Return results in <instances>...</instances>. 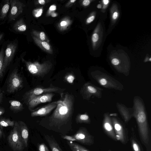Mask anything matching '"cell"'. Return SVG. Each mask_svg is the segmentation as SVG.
Returning <instances> with one entry per match:
<instances>
[{"label":"cell","mask_w":151,"mask_h":151,"mask_svg":"<svg viewBox=\"0 0 151 151\" xmlns=\"http://www.w3.org/2000/svg\"><path fill=\"white\" fill-rule=\"evenodd\" d=\"M61 98L57 101V106L50 116L42 119L51 127L60 129L72 119L74 111L75 98L68 92L60 94Z\"/></svg>","instance_id":"obj_1"},{"label":"cell","mask_w":151,"mask_h":151,"mask_svg":"<svg viewBox=\"0 0 151 151\" xmlns=\"http://www.w3.org/2000/svg\"><path fill=\"white\" fill-rule=\"evenodd\" d=\"M65 89L52 86L45 88L42 86L36 87L26 92L23 99L27 104L35 97L38 96L50 93H57L60 94L63 93Z\"/></svg>","instance_id":"obj_2"},{"label":"cell","mask_w":151,"mask_h":151,"mask_svg":"<svg viewBox=\"0 0 151 151\" xmlns=\"http://www.w3.org/2000/svg\"><path fill=\"white\" fill-rule=\"evenodd\" d=\"M9 147L13 151H23L25 147L19 132L17 122L14 121L13 128L7 138Z\"/></svg>","instance_id":"obj_3"},{"label":"cell","mask_w":151,"mask_h":151,"mask_svg":"<svg viewBox=\"0 0 151 151\" xmlns=\"http://www.w3.org/2000/svg\"><path fill=\"white\" fill-rule=\"evenodd\" d=\"M23 86L22 78L18 73V69L16 68L8 78L6 91L9 93H13L22 88Z\"/></svg>","instance_id":"obj_4"},{"label":"cell","mask_w":151,"mask_h":151,"mask_svg":"<svg viewBox=\"0 0 151 151\" xmlns=\"http://www.w3.org/2000/svg\"><path fill=\"white\" fill-rule=\"evenodd\" d=\"M27 69L32 75L42 77L47 74L50 68L45 65H40L37 63H32L25 61Z\"/></svg>","instance_id":"obj_5"},{"label":"cell","mask_w":151,"mask_h":151,"mask_svg":"<svg viewBox=\"0 0 151 151\" xmlns=\"http://www.w3.org/2000/svg\"><path fill=\"white\" fill-rule=\"evenodd\" d=\"M73 136L76 141L82 144L91 145L94 142L93 137L83 127H80Z\"/></svg>","instance_id":"obj_6"},{"label":"cell","mask_w":151,"mask_h":151,"mask_svg":"<svg viewBox=\"0 0 151 151\" xmlns=\"http://www.w3.org/2000/svg\"><path fill=\"white\" fill-rule=\"evenodd\" d=\"M54 95L53 93H50L35 97L27 104L29 109L32 111L33 109L40 104L51 101Z\"/></svg>","instance_id":"obj_7"},{"label":"cell","mask_w":151,"mask_h":151,"mask_svg":"<svg viewBox=\"0 0 151 151\" xmlns=\"http://www.w3.org/2000/svg\"><path fill=\"white\" fill-rule=\"evenodd\" d=\"M10 4L11 9L9 15V20L12 21L15 20L22 12L24 4L18 0H10Z\"/></svg>","instance_id":"obj_8"},{"label":"cell","mask_w":151,"mask_h":151,"mask_svg":"<svg viewBox=\"0 0 151 151\" xmlns=\"http://www.w3.org/2000/svg\"><path fill=\"white\" fill-rule=\"evenodd\" d=\"M17 45L15 43H11L7 45L5 52L3 65L4 73L7 67L12 62L17 48Z\"/></svg>","instance_id":"obj_9"},{"label":"cell","mask_w":151,"mask_h":151,"mask_svg":"<svg viewBox=\"0 0 151 151\" xmlns=\"http://www.w3.org/2000/svg\"><path fill=\"white\" fill-rule=\"evenodd\" d=\"M57 101L48 104L39 109L32 111L31 115L32 117L45 116L55 108Z\"/></svg>","instance_id":"obj_10"},{"label":"cell","mask_w":151,"mask_h":151,"mask_svg":"<svg viewBox=\"0 0 151 151\" xmlns=\"http://www.w3.org/2000/svg\"><path fill=\"white\" fill-rule=\"evenodd\" d=\"M18 127L21 138L25 147L28 146L29 135V129L26 124L23 121L17 122Z\"/></svg>","instance_id":"obj_11"},{"label":"cell","mask_w":151,"mask_h":151,"mask_svg":"<svg viewBox=\"0 0 151 151\" xmlns=\"http://www.w3.org/2000/svg\"><path fill=\"white\" fill-rule=\"evenodd\" d=\"M114 131L116 140H119L122 143L125 144L127 142V137L122 127L119 123H114Z\"/></svg>","instance_id":"obj_12"},{"label":"cell","mask_w":151,"mask_h":151,"mask_svg":"<svg viewBox=\"0 0 151 151\" xmlns=\"http://www.w3.org/2000/svg\"><path fill=\"white\" fill-rule=\"evenodd\" d=\"M44 137L52 151H63L52 135L45 134Z\"/></svg>","instance_id":"obj_13"},{"label":"cell","mask_w":151,"mask_h":151,"mask_svg":"<svg viewBox=\"0 0 151 151\" xmlns=\"http://www.w3.org/2000/svg\"><path fill=\"white\" fill-rule=\"evenodd\" d=\"M10 104V109L15 113L22 111L24 109L23 104L19 101L16 100H10L9 101Z\"/></svg>","instance_id":"obj_14"},{"label":"cell","mask_w":151,"mask_h":151,"mask_svg":"<svg viewBox=\"0 0 151 151\" xmlns=\"http://www.w3.org/2000/svg\"><path fill=\"white\" fill-rule=\"evenodd\" d=\"M14 30L17 32H20L25 31L27 27L22 18L17 20L13 26Z\"/></svg>","instance_id":"obj_15"},{"label":"cell","mask_w":151,"mask_h":151,"mask_svg":"<svg viewBox=\"0 0 151 151\" xmlns=\"http://www.w3.org/2000/svg\"><path fill=\"white\" fill-rule=\"evenodd\" d=\"M132 134L130 140L134 151H143L140 145L134 135V131H132Z\"/></svg>","instance_id":"obj_16"},{"label":"cell","mask_w":151,"mask_h":151,"mask_svg":"<svg viewBox=\"0 0 151 151\" xmlns=\"http://www.w3.org/2000/svg\"><path fill=\"white\" fill-rule=\"evenodd\" d=\"M10 1H4L0 13V17L1 19H4L6 17L9 9Z\"/></svg>","instance_id":"obj_17"},{"label":"cell","mask_w":151,"mask_h":151,"mask_svg":"<svg viewBox=\"0 0 151 151\" xmlns=\"http://www.w3.org/2000/svg\"><path fill=\"white\" fill-rule=\"evenodd\" d=\"M67 142L72 151H89L83 146L73 142L67 141Z\"/></svg>","instance_id":"obj_18"},{"label":"cell","mask_w":151,"mask_h":151,"mask_svg":"<svg viewBox=\"0 0 151 151\" xmlns=\"http://www.w3.org/2000/svg\"><path fill=\"white\" fill-rule=\"evenodd\" d=\"M14 121H11L9 119L4 118H0V127L2 131L4 127L9 126L14 127Z\"/></svg>","instance_id":"obj_19"},{"label":"cell","mask_w":151,"mask_h":151,"mask_svg":"<svg viewBox=\"0 0 151 151\" xmlns=\"http://www.w3.org/2000/svg\"><path fill=\"white\" fill-rule=\"evenodd\" d=\"M89 118L88 116L86 114H79L76 116V121L78 124L88 123Z\"/></svg>","instance_id":"obj_20"},{"label":"cell","mask_w":151,"mask_h":151,"mask_svg":"<svg viewBox=\"0 0 151 151\" xmlns=\"http://www.w3.org/2000/svg\"><path fill=\"white\" fill-rule=\"evenodd\" d=\"M4 50L2 48L0 51V79L3 76L4 72L3 70V65L4 58Z\"/></svg>","instance_id":"obj_21"},{"label":"cell","mask_w":151,"mask_h":151,"mask_svg":"<svg viewBox=\"0 0 151 151\" xmlns=\"http://www.w3.org/2000/svg\"><path fill=\"white\" fill-rule=\"evenodd\" d=\"M137 120L138 124L147 122L146 116L143 112L141 111L137 115Z\"/></svg>","instance_id":"obj_22"},{"label":"cell","mask_w":151,"mask_h":151,"mask_svg":"<svg viewBox=\"0 0 151 151\" xmlns=\"http://www.w3.org/2000/svg\"><path fill=\"white\" fill-rule=\"evenodd\" d=\"M65 79L68 82L72 84L73 82L75 79V77L72 73H69L65 75Z\"/></svg>","instance_id":"obj_23"},{"label":"cell","mask_w":151,"mask_h":151,"mask_svg":"<svg viewBox=\"0 0 151 151\" xmlns=\"http://www.w3.org/2000/svg\"><path fill=\"white\" fill-rule=\"evenodd\" d=\"M37 147L38 151H50L47 146L44 143L38 144Z\"/></svg>","instance_id":"obj_24"},{"label":"cell","mask_w":151,"mask_h":151,"mask_svg":"<svg viewBox=\"0 0 151 151\" xmlns=\"http://www.w3.org/2000/svg\"><path fill=\"white\" fill-rule=\"evenodd\" d=\"M61 137L63 139H66L68 141H76V139L73 137V135L68 136V135H62Z\"/></svg>","instance_id":"obj_25"},{"label":"cell","mask_w":151,"mask_h":151,"mask_svg":"<svg viewBox=\"0 0 151 151\" xmlns=\"http://www.w3.org/2000/svg\"><path fill=\"white\" fill-rule=\"evenodd\" d=\"M99 39V36L98 34L95 33L92 35V40L93 42H97Z\"/></svg>","instance_id":"obj_26"},{"label":"cell","mask_w":151,"mask_h":151,"mask_svg":"<svg viewBox=\"0 0 151 151\" xmlns=\"http://www.w3.org/2000/svg\"><path fill=\"white\" fill-rule=\"evenodd\" d=\"M87 90L91 93H94L96 92V88L90 86H89L87 87Z\"/></svg>","instance_id":"obj_27"},{"label":"cell","mask_w":151,"mask_h":151,"mask_svg":"<svg viewBox=\"0 0 151 151\" xmlns=\"http://www.w3.org/2000/svg\"><path fill=\"white\" fill-rule=\"evenodd\" d=\"M42 45L44 48L47 50H49L50 49V46L49 45L45 42H42Z\"/></svg>","instance_id":"obj_28"},{"label":"cell","mask_w":151,"mask_h":151,"mask_svg":"<svg viewBox=\"0 0 151 151\" xmlns=\"http://www.w3.org/2000/svg\"><path fill=\"white\" fill-rule=\"evenodd\" d=\"M112 63L114 65H117L119 63V61L118 59L117 58H114L111 61Z\"/></svg>","instance_id":"obj_29"},{"label":"cell","mask_w":151,"mask_h":151,"mask_svg":"<svg viewBox=\"0 0 151 151\" xmlns=\"http://www.w3.org/2000/svg\"><path fill=\"white\" fill-rule=\"evenodd\" d=\"M95 16H92L89 17L87 19L86 22L88 23H90L92 22L95 19Z\"/></svg>","instance_id":"obj_30"},{"label":"cell","mask_w":151,"mask_h":151,"mask_svg":"<svg viewBox=\"0 0 151 151\" xmlns=\"http://www.w3.org/2000/svg\"><path fill=\"white\" fill-rule=\"evenodd\" d=\"M99 83L101 85L103 86H104L106 85V84L107 83V81L106 79L104 78H102L100 80Z\"/></svg>","instance_id":"obj_31"},{"label":"cell","mask_w":151,"mask_h":151,"mask_svg":"<svg viewBox=\"0 0 151 151\" xmlns=\"http://www.w3.org/2000/svg\"><path fill=\"white\" fill-rule=\"evenodd\" d=\"M40 39L42 40H45V33L43 32H41L40 35Z\"/></svg>","instance_id":"obj_32"},{"label":"cell","mask_w":151,"mask_h":151,"mask_svg":"<svg viewBox=\"0 0 151 151\" xmlns=\"http://www.w3.org/2000/svg\"><path fill=\"white\" fill-rule=\"evenodd\" d=\"M118 13L117 12H114L112 15V19L114 20L116 19L118 17Z\"/></svg>","instance_id":"obj_33"},{"label":"cell","mask_w":151,"mask_h":151,"mask_svg":"<svg viewBox=\"0 0 151 151\" xmlns=\"http://www.w3.org/2000/svg\"><path fill=\"white\" fill-rule=\"evenodd\" d=\"M90 3V1L89 0H85L83 1V4L85 6L88 5Z\"/></svg>","instance_id":"obj_34"},{"label":"cell","mask_w":151,"mask_h":151,"mask_svg":"<svg viewBox=\"0 0 151 151\" xmlns=\"http://www.w3.org/2000/svg\"><path fill=\"white\" fill-rule=\"evenodd\" d=\"M42 12V9H40V10L38 12L37 14L35 15L36 17H39L40 16Z\"/></svg>","instance_id":"obj_35"},{"label":"cell","mask_w":151,"mask_h":151,"mask_svg":"<svg viewBox=\"0 0 151 151\" xmlns=\"http://www.w3.org/2000/svg\"><path fill=\"white\" fill-rule=\"evenodd\" d=\"M5 112V109L3 108L0 107V116L3 114Z\"/></svg>","instance_id":"obj_36"},{"label":"cell","mask_w":151,"mask_h":151,"mask_svg":"<svg viewBox=\"0 0 151 151\" xmlns=\"http://www.w3.org/2000/svg\"><path fill=\"white\" fill-rule=\"evenodd\" d=\"M56 9V6L55 5H52L50 6L49 9L51 11L55 10Z\"/></svg>","instance_id":"obj_37"},{"label":"cell","mask_w":151,"mask_h":151,"mask_svg":"<svg viewBox=\"0 0 151 151\" xmlns=\"http://www.w3.org/2000/svg\"><path fill=\"white\" fill-rule=\"evenodd\" d=\"M3 93L0 92V103L2 102L3 98Z\"/></svg>","instance_id":"obj_38"},{"label":"cell","mask_w":151,"mask_h":151,"mask_svg":"<svg viewBox=\"0 0 151 151\" xmlns=\"http://www.w3.org/2000/svg\"><path fill=\"white\" fill-rule=\"evenodd\" d=\"M67 24V22L66 21H62L60 23V25L61 26H65Z\"/></svg>","instance_id":"obj_39"},{"label":"cell","mask_w":151,"mask_h":151,"mask_svg":"<svg viewBox=\"0 0 151 151\" xmlns=\"http://www.w3.org/2000/svg\"><path fill=\"white\" fill-rule=\"evenodd\" d=\"M38 2L42 5H44L45 3V1L44 0H39Z\"/></svg>","instance_id":"obj_40"},{"label":"cell","mask_w":151,"mask_h":151,"mask_svg":"<svg viewBox=\"0 0 151 151\" xmlns=\"http://www.w3.org/2000/svg\"><path fill=\"white\" fill-rule=\"evenodd\" d=\"M109 2V1L108 0H104L103 1V2L105 5L108 4Z\"/></svg>","instance_id":"obj_41"},{"label":"cell","mask_w":151,"mask_h":151,"mask_svg":"<svg viewBox=\"0 0 151 151\" xmlns=\"http://www.w3.org/2000/svg\"><path fill=\"white\" fill-rule=\"evenodd\" d=\"M3 131L1 129L0 127V138H2L3 136Z\"/></svg>","instance_id":"obj_42"},{"label":"cell","mask_w":151,"mask_h":151,"mask_svg":"<svg viewBox=\"0 0 151 151\" xmlns=\"http://www.w3.org/2000/svg\"><path fill=\"white\" fill-rule=\"evenodd\" d=\"M102 7V6L100 4H99L97 6V7L98 9H101Z\"/></svg>","instance_id":"obj_43"},{"label":"cell","mask_w":151,"mask_h":151,"mask_svg":"<svg viewBox=\"0 0 151 151\" xmlns=\"http://www.w3.org/2000/svg\"><path fill=\"white\" fill-rule=\"evenodd\" d=\"M3 33H1L0 34V42L1 41V40L2 39L3 37Z\"/></svg>","instance_id":"obj_44"},{"label":"cell","mask_w":151,"mask_h":151,"mask_svg":"<svg viewBox=\"0 0 151 151\" xmlns=\"http://www.w3.org/2000/svg\"><path fill=\"white\" fill-rule=\"evenodd\" d=\"M51 16L53 17H55L56 16V14L55 13H53L52 14Z\"/></svg>","instance_id":"obj_45"},{"label":"cell","mask_w":151,"mask_h":151,"mask_svg":"<svg viewBox=\"0 0 151 151\" xmlns=\"http://www.w3.org/2000/svg\"><path fill=\"white\" fill-rule=\"evenodd\" d=\"M76 1V0H70V1L71 2L73 3L74 2Z\"/></svg>","instance_id":"obj_46"},{"label":"cell","mask_w":151,"mask_h":151,"mask_svg":"<svg viewBox=\"0 0 151 151\" xmlns=\"http://www.w3.org/2000/svg\"><path fill=\"white\" fill-rule=\"evenodd\" d=\"M149 60H150V61H151V58H150Z\"/></svg>","instance_id":"obj_47"}]
</instances>
